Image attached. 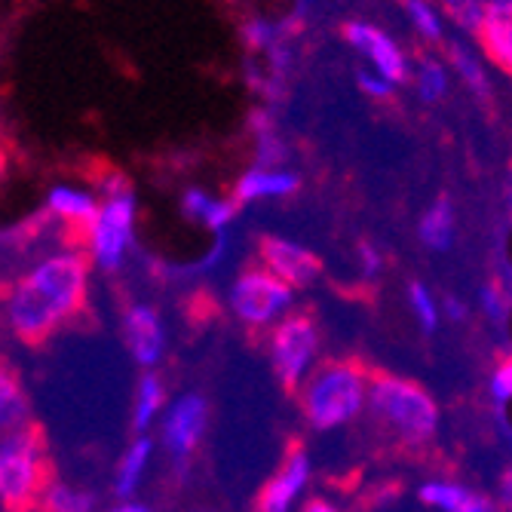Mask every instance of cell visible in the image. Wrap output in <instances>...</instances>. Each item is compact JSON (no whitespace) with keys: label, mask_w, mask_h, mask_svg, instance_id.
<instances>
[{"label":"cell","mask_w":512,"mask_h":512,"mask_svg":"<svg viewBox=\"0 0 512 512\" xmlns=\"http://www.w3.org/2000/svg\"><path fill=\"white\" fill-rule=\"evenodd\" d=\"M240 34L249 50H270L276 40V25L270 19H249Z\"/></svg>","instance_id":"4dcf8cb0"},{"label":"cell","mask_w":512,"mask_h":512,"mask_svg":"<svg viewBox=\"0 0 512 512\" xmlns=\"http://www.w3.org/2000/svg\"><path fill=\"white\" fill-rule=\"evenodd\" d=\"M460 512H500V506H497L494 497H488V494H482V491H473L470 500L460 506Z\"/></svg>","instance_id":"e575fe53"},{"label":"cell","mask_w":512,"mask_h":512,"mask_svg":"<svg viewBox=\"0 0 512 512\" xmlns=\"http://www.w3.org/2000/svg\"><path fill=\"white\" fill-rule=\"evenodd\" d=\"M488 396L491 402L503 411L512 402V353L491 371V381H488Z\"/></svg>","instance_id":"83f0119b"},{"label":"cell","mask_w":512,"mask_h":512,"mask_svg":"<svg viewBox=\"0 0 512 512\" xmlns=\"http://www.w3.org/2000/svg\"><path fill=\"white\" fill-rule=\"evenodd\" d=\"M509 451H512V433H509Z\"/></svg>","instance_id":"ab89813d"},{"label":"cell","mask_w":512,"mask_h":512,"mask_svg":"<svg viewBox=\"0 0 512 512\" xmlns=\"http://www.w3.org/2000/svg\"><path fill=\"white\" fill-rule=\"evenodd\" d=\"M313 482V457L307 448H292L255 500V512H298Z\"/></svg>","instance_id":"30bf717a"},{"label":"cell","mask_w":512,"mask_h":512,"mask_svg":"<svg viewBox=\"0 0 512 512\" xmlns=\"http://www.w3.org/2000/svg\"><path fill=\"white\" fill-rule=\"evenodd\" d=\"M356 258H359V273H362L365 279H378V276L384 273V267H387L381 249H378V246H371V243H359V246H356Z\"/></svg>","instance_id":"1f68e13d"},{"label":"cell","mask_w":512,"mask_h":512,"mask_svg":"<svg viewBox=\"0 0 512 512\" xmlns=\"http://www.w3.org/2000/svg\"><path fill=\"white\" fill-rule=\"evenodd\" d=\"M368 414L384 433L411 448L436 442L442 427V408L436 396L424 384L402 375H387V371H371Z\"/></svg>","instance_id":"3957f363"},{"label":"cell","mask_w":512,"mask_h":512,"mask_svg":"<svg viewBox=\"0 0 512 512\" xmlns=\"http://www.w3.org/2000/svg\"><path fill=\"white\" fill-rule=\"evenodd\" d=\"M476 488H470L467 482H457V479H427L417 485V503L433 509V512H460V506L470 500Z\"/></svg>","instance_id":"44dd1931"},{"label":"cell","mask_w":512,"mask_h":512,"mask_svg":"<svg viewBox=\"0 0 512 512\" xmlns=\"http://www.w3.org/2000/svg\"><path fill=\"white\" fill-rule=\"evenodd\" d=\"M240 206L234 200H221L206 188H188L181 194V215L209 230L212 237H227L237 221Z\"/></svg>","instance_id":"9a60e30c"},{"label":"cell","mask_w":512,"mask_h":512,"mask_svg":"<svg viewBox=\"0 0 512 512\" xmlns=\"http://www.w3.org/2000/svg\"><path fill=\"white\" fill-rule=\"evenodd\" d=\"M298 292L267 267H243L227 286V307L249 332H270L276 322L295 313Z\"/></svg>","instance_id":"8992f818"},{"label":"cell","mask_w":512,"mask_h":512,"mask_svg":"<svg viewBox=\"0 0 512 512\" xmlns=\"http://www.w3.org/2000/svg\"><path fill=\"white\" fill-rule=\"evenodd\" d=\"M319 350L322 332L310 313L295 310L283 322H276L267 335V359L279 387L289 393H301L307 378L319 368Z\"/></svg>","instance_id":"52a82bcc"},{"label":"cell","mask_w":512,"mask_h":512,"mask_svg":"<svg viewBox=\"0 0 512 512\" xmlns=\"http://www.w3.org/2000/svg\"><path fill=\"white\" fill-rule=\"evenodd\" d=\"M4 166H7V160H4V148H0V175H4Z\"/></svg>","instance_id":"f35d334b"},{"label":"cell","mask_w":512,"mask_h":512,"mask_svg":"<svg viewBox=\"0 0 512 512\" xmlns=\"http://www.w3.org/2000/svg\"><path fill=\"white\" fill-rule=\"evenodd\" d=\"M209 399L200 390H184L169 399L160 421V448L172 460L175 470H188L191 460L209 430Z\"/></svg>","instance_id":"ba28073f"},{"label":"cell","mask_w":512,"mask_h":512,"mask_svg":"<svg viewBox=\"0 0 512 512\" xmlns=\"http://www.w3.org/2000/svg\"><path fill=\"white\" fill-rule=\"evenodd\" d=\"M298 512H341L338 503H332L329 497H307L304 506Z\"/></svg>","instance_id":"d590c367"},{"label":"cell","mask_w":512,"mask_h":512,"mask_svg":"<svg viewBox=\"0 0 512 512\" xmlns=\"http://www.w3.org/2000/svg\"><path fill=\"white\" fill-rule=\"evenodd\" d=\"M445 7H448V13L457 19L460 28H470V31L476 34L482 16H485V10H488V0H445Z\"/></svg>","instance_id":"f546056e"},{"label":"cell","mask_w":512,"mask_h":512,"mask_svg":"<svg viewBox=\"0 0 512 512\" xmlns=\"http://www.w3.org/2000/svg\"><path fill=\"white\" fill-rule=\"evenodd\" d=\"M25 417H28V399L22 390V381L16 371L0 359V436L25 427Z\"/></svg>","instance_id":"ffe728a7"},{"label":"cell","mask_w":512,"mask_h":512,"mask_svg":"<svg viewBox=\"0 0 512 512\" xmlns=\"http://www.w3.org/2000/svg\"><path fill=\"white\" fill-rule=\"evenodd\" d=\"M169 405L166 384L157 371H142V378L132 393V433L135 436H151V430L163 421Z\"/></svg>","instance_id":"ac0fdd59"},{"label":"cell","mask_w":512,"mask_h":512,"mask_svg":"<svg viewBox=\"0 0 512 512\" xmlns=\"http://www.w3.org/2000/svg\"><path fill=\"white\" fill-rule=\"evenodd\" d=\"M476 295H479V307H482L485 319L494 325V329H506L509 313H512V295L497 283V279L482 283Z\"/></svg>","instance_id":"4316f807"},{"label":"cell","mask_w":512,"mask_h":512,"mask_svg":"<svg viewBox=\"0 0 512 512\" xmlns=\"http://www.w3.org/2000/svg\"><path fill=\"white\" fill-rule=\"evenodd\" d=\"M46 485V448L37 430L16 427L0 436V506L22 512L40 503Z\"/></svg>","instance_id":"5b68a950"},{"label":"cell","mask_w":512,"mask_h":512,"mask_svg":"<svg viewBox=\"0 0 512 512\" xmlns=\"http://www.w3.org/2000/svg\"><path fill=\"white\" fill-rule=\"evenodd\" d=\"M99 191L92 188H83V184H53L50 191H46V200H43V209L53 221L59 224H68L74 230H83L89 227V221L96 218L99 212Z\"/></svg>","instance_id":"5bb4252c"},{"label":"cell","mask_w":512,"mask_h":512,"mask_svg":"<svg viewBox=\"0 0 512 512\" xmlns=\"http://www.w3.org/2000/svg\"><path fill=\"white\" fill-rule=\"evenodd\" d=\"M40 506L46 512H96L99 500L92 491H83L65 482H50L40 497Z\"/></svg>","instance_id":"603a6c76"},{"label":"cell","mask_w":512,"mask_h":512,"mask_svg":"<svg viewBox=\"0 0 512 512\" xmlns=\"http://www.w3.org/2000/svg\"><path fill=\"white\" fill-rule=\"evenodd\" d=\"M405 301H408V310H411V316L417 322V329H421L427 338H433L439 332V325H442V307H439L433 289L427 283H421V279H408Z\"/></svg>","instance_id":"7402d4cb"},{"label":"cell","mask_w":512,"mask_h":512,"mask_svg":"<svg viewBox=\"0 0 512 512\" xmlns=\"http://www.w3.org/2000/svg\"><path fill=\"white\" fill-rule=\"evenodd\" d=\"M457 240V206L448 194H439L417 218V243L430 255H445Z\"/></svg>","instance_id":"2e32d148"},{"label":"cell","mask_w":512,"mask_h":512,"mask_svg":"<svg viewBox=\"0 0 512 512\" xmlns=\"http://www.w3.org/2000/svg\"><path fill=\"white\" fill-rule=\"evenodd\" d=\"M258 258H261V267H267L273 276L289 283L295 292L316 286V279L322 273V261L307 246L295 240H283V237H264L258 243Z\"/></svg>","instance_id":"7c38bea8"},{"label":"cell","mask_w":512,"mask_h":512,"mask_svg":"<svg viewBox=\"0 0 512 512\" xmlns=\"http://www.w3.org/2000/svg\"><path fill=\"white\" fill-rule=\"evenodd\" d=\"M488 7H512V0H488Z\"/></svg>","instance_id":"74e56055"},{"label":"cell","mask_w":512,"mask_h":512,"mask_svg":"<svg viewBox=\"0 0 512 512\" xmlns=\"http://www.w3.org/2000/svg\"><path fill=\"white\" fill-rule=\"evenodd\" d=\"M92 264L83 249H56L43 255L7 292L0 316L7 329L25 341H46L68 325L86 304Z\"/></svg>","instance_id":"6da1fadb"},{"label":"cell","mask_w":512,"mask_h":512,"mask_svg":"<svg viewBox=\"0 0 512 512\" xmlns=\"http://www.w3.org/2000/svg\"><path fill=\"white\" fill-rule=\"evenodd\" d=\"M356 86H359V92L362 96H368V99H375V102H390L393 96H396V86L387 80V77H381L375 68H359L356 71Z\"/></svg>","instance_id":"f1b7e54d"},{"label":"cell","mask_w":512,"mask_h":512,"mask_svg":"<svg viewBox=\"0 0 512 512\" xmlns=\"http://www.w3.org/2000/svg\"><path fill=\"white\" fill-rule=\"evenodd\" d=\"M414 89H417V99L424 105H436L448 96V68L433 59V56H424L414 68Z\"/></svg>","instance_id":"d4e9b609"},{"label":"cell","mask_w":512,"mask_h":512,"mask_svg":"<svg viewBox=\"0 0 512 512\" xmlns=\"http://www.w3.org/2000/svg\"><path fill=\"white\" fill-rule=\"evenodd\" d=\"M448 56H451V65L454 71L460 74V80L470 86V92L476 99H488L491 96V80H488V71L482 68V62L476 59V53L470 50V46L463 43H451L448 46Z\"/></svg>","instance_id":"cb8c5ba5"},{"label":"cell","mask_w":512,"mask_h":512,"mask_svg":"<svg viewBox=\"0 0 512 512\" xmlns=\"http://www.w3.org/2000/svg\"><path fill=\"white\" fill-rule=\"evenodd\" d=\"M368 384L371 371L353 359L322 362L298 393L307 427L319 436L353 427L368 408Z\"/></svg>","instance_id":"7a4b0ae2"},{"label":"cell","mask_w":512,"mask_h":512,"mask_svg":"<svg viewBox=\"0 0 512 512\" xmlns=\"http://www.w3.org/2000/svg\"><path fill=\"white\" fill-rule=\"evenodd\" d=\"M476 40L485 56L512 77V7H488L476 28Z\"/></svg>","instance_id":"d6986e66"},{"label":"cell","mask_w":512,"mask_h":512,"mask_svg":"<svg viewBox=\"0 0 512 512\" xmlns=\"http://www.w3.org/2000/svg\"><path fill=\"white\" fill-rule=\"evenodd\" d=\"M99 197V212L80 234V240L92 270L114 276L126 267L129 255L135 252L138 197L132 184L117 172L99 181Z\"/></svg>","instance_id":"277c9868"},{"label":"cell","mask_w":512,"mask_h":512,"mask_svg":"<svg viewBox=\"0 0 512 512\" xmlns=\"http://www.w3.org/2000/svg\"><path fill=\"white\" fill-rule=\"evenodd\" d=\"M494 500L500 506V512H512V463L497 476V485H494Z\"/></svg>","instance_id":"d6a6232c"},{"label":"cell","mask_w":512,"mask_h":512,"mask_svg":"<svg viewBox=\"0 0 512 512\" xmlns=\"http://www.w3.org/2000/svg\"><path fill=\"white\" fill-rule=\"evenodd\" d=\"M402 10L408 16V22L414 25V31L421 34L430 43H442L445 40V22L442 13L430 4V0H402Z\"/></svg>","instance_id":"484cf974"},{"label":"cell","mask_w":512,"mask_h":512,"mask_svg":"<svg viewBox=\"0 0 512 512\" xmlns=\"http://www.w3.org/2000/svg\"><path fill=\"white\" fill-rule=\"evenodd\" d=\"M439 307H442V316H445L451 325L467 322V313H470V310H467V304H463L457 295H451V292H448V295H442V298H439Z\"/></svg>","instance_id":"836d02e7"},{"label":"cell","mask_w":512,"mask_h":512,"mask_svg":"<svg viewBox=\"0 0 512 512\" xmlns=\"http://www.w3.org/2000/svg\"><path fill=\"white\" fill-rule=\"evenodd\" d=\"M344 40L362 59H368V65L375 68L381 77H387L393 86L408 80V56L402 53V46L387 31H381L378 25L353 19L344 25Z\"/></svg>","instance_id":"8fae6325"},{"label":"cell","mask_w":512,"mask_h":512,"mask_svg":"<svg viewBox=\"0 0 512 512\" xmlns=\"http://www.w3.org/2000/svg\"><path fill=\"white\" fill-rule=\"evenodd\" d=\"M160 442L154 436H132V442L123 448L120 460H117V470H114V494L117 500H135L138 488H142L154 454H157Z\"/></svg>","instance_id":"e0dca14e"},{"label":"cell","mask_w":512,"mask_h":512,"mask_svg":"<svg viewBox=\"0 0 512 512\" xmlns=\"http://www.w3.org/2000/svg\"><path fill=\"white\" fill-rule=\"evenodd\" d=\"M301 191V175L286 166H252L246 169L234 184V200L237 206H252L264 200H286Z\"/></svg>","instance_id":"4fadbf2b"},{"label":"cell","mask_w":512,"mask_h":512,"mask_svg":"<svg viewBox=\"0 0 512 512\" xmlns=\"http://www.w3.org/2000/svg\"><path fill=\"white\" fill-rule=\"evenodd\" d=\"M123 344L135 365H142V371H154L166 359L169 335H166V322L160 310L148 301H135L123 310Z\"/></svg>","instance_id":"9c48e42d"},{"label":"cell","mask_w":512,"mask_h":512,"mask_svg":"<svg viewBox=\"0 0 512 512\" xmlns=\"http://www.w3.org/2000/svg\"><path fill=\"white\" fill-rule=\"evenodd\" d=\"M111 512H154V509L142 500H120Z\"/></svg>","instance_id":"8d00e7d4"}]
</instances>
